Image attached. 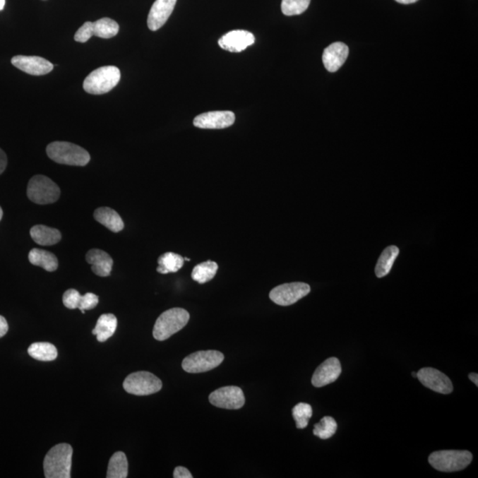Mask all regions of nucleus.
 I'll list each match as a JSON object with an SVG mask.
<instances>
[{
    "mask_svg": "<svg viewBox=\"0 0 478 478\" xmlns=\"http://www.w3.org/2000/svg\"><path fill=\"white\" fill-rule=\"evenodd\" d=\"M73 448L68 444H59L44 457V470L47 478H71Z\"/></svg>",
    "mask_w": 478,
    "mask_h": 478,
    "instance_id": "1",
    "label": "nucleus"
},
{
    "mask_svg": "<svg viewBox=\"0 0 478 478\" xmlns=\"http://www.w3.org/2000/svg\"><path fill=\"white\" fill-rule=\"evenodd\" d=\"M47 153L54 162L64 165L83 167L90 160L85 149L69 142H52L47 145Z\"/></svg>",
    "mask_w": 478,
    "mask_h": 478,
    "instance_id": "2",
    "label": "nucleus"
},
{
    "mask_svg": "<svg viewBox=\"0 0 478 478\" xmlns=\"http://www.w3.org/2000/svg\"><path fill=\"white\" fill-rule=\"evenodd\" d=\"M190 320V313L186 309L176 308L167 310L159 316L153 327V337L156 340H167L183 329Z\"/></svg>",
    "mask_w": 478,
    "mask_h": 478,
    "instance_id": "3",
    "label": "nucleus"
},
{
    "mask_svg": "<svg viewBox=\"0 0 478 478\" xmlns=\"http://www.w3.org/2000/svg\"><path fill=\"white\" fill-rule=\"evenodd\" d=\"M121 71L114 66H104L92 71L83 82V89L93 95L109 92L120 82Z\"/></svg>",
    "mask_w": 478,
    "mask_h": 478,
    "instance_id": "4",
    "label": "nucleus"
},
{
    "mask_svg": "<svg viewBox=\"0 0 478 478\" xmlns=\"http://www.w3.org/2000/svg\"><path fill=\"white\" fill-rule=\"evenodd\" d=\"M472 459V453L469 451L446 450L432 453L429 457V462L441 472H455L466 469Z\"/></svg>",
    "mask_w": 478,
    "mask_h": 478,
    "instance_id": "5",
    "label": "nucleus"
},
{
    "mask_svg": "<svg viewBox=\"0 0 478 478\" xmlns=\"http://www.w3.org/2000/svg\"><path fill=\"white\" fill-rule=\"evenodd\" d=\"M27 196L38 205L52 204L61 197V189L50 178L37 174L28 184Z\"/></svg>",
    "mask_w": 478,
    "mask_h": 478,
    "instance_id": "6",
    "label": "nucleus"
},
{
    "mask_svg": "<svg viewBox=\"0 0 478 478\" xmlns=\"http://www.w3.org/2000/svg\"><path fill=\"white\" fill-rule=\"evenodd\" d=\"M124 388L128 393L133 395H151L162 390V383L152 373L138 371L127 376L124 382Z\"/></svg>",
    "mask_w": 478,
    "mask_h": 478,
    "instance_id": "7",
    "label": "nucleus"
},
{
    "mask_svg": "<svg viewBox=\"0 0 478 478\" xmlns=\"http://www.w3.org/2000/svg\"><path fill=\"white\" fill-rule=\"evenodd\" d=\"M225 360L221 352L215 350L193 352L184 358L182 367L188 373H203L218 367Z\"/></svg>",
    "mask_w": 478,
    "mask_h": 478,
    "instance_id": "8",
    "label": "nucleus"
},
{
    "mask_svg": "<svg viewBox=\"0 0 478 478\" xmlns=\"http://www.w3.org/2000/svg\"><path fill=\"white\" fill-rule=\"evenodd\" d=\"M311 291L305 282H291L277 286L270 293L272 301L279 306H291L304 298Z\"/></svg>",
    "mask_w": 478,
    "mask_h": 478,
    "instance_id": "9",
    "label": "nucleus"
},
{
    "mask_svg": "<svg viewBox=\"0 0 478 478\" xmlns=\"http://www.w3.org/2000/svg\"><path fill=\"white\" fill-rule=\"evenodd\" d=\"M209 401L214 406L225 410H239L245 405L243 390L237 386H225L215 390L209 395Z\"/></svg>",
    "mask_w": 478,
    "mask_h": 478,
    "instance_id": "10",
    "label": "nucleus"
},
{
    "mask_svg": "<svg viewBox=\"0 0 478 478\" xmlns=\"http://www.w3.org/2000/svg\"><path fill=\"white\" fill-rule=\"evenodd\" d=\"M235 120V114L232 111H215L198 115L194 119L193 124L200 129L222 130L232 126Z\"/></svg>",
    "mask_w": 478,
    "mask_h": 478,
    "instance_id": "11",
    "label": "nucleus"
},
{
    "mask_svg": "<svg viewBox=\"0 0 478 478\" xmlns=\"http://www.w3.org/2000/svg\"><path fill=\"white\" fill-rule=\"evenodd\" d=\"M417 378L427 388L436 393L449 394L453 392L451 380L444 373L434 368H424L417 373Z\"/></svg>",
    "mask_w": 478,
    "mask_h": 478,
    "instance_id": "12",
    "label": "nucleus"
},
{
    "mask_svg": "<svg viewBox=\"0 0 478 478\" xmlns=\"http://www.w3.org/2000/svg\"><path fill=\"white\" fill-rule=\"evenodd\" d=\"M12 64L27 74L44 76L54 69V65L40 56L17 55L12 59Z\"/></svg>",
    "mask_w": 478,
    "mask_h": 478,
    "instance_id": "13",
    "label": "nucleus"
},
{
    "mask_svg": "<svg viewBox=\"0 0 478 478\" xmlns=\"http://www.w3.org/2000/svg\"><path fill=\"white\" fill-rule=\"evenodd\" d=\"M256 42L253 34L249 31L237 30L229 31L218 40L220 47L230 52H241Z\"/></svg>",
    "mask_w": 478,
    "mask_h": 478,
    "instance_id": "14",
    "label": "nucleus"
},
{
    "mask_svg": "<svg viewBox=\"0 0 478 478\" xmlns=\"http://www.w3.org/2000/svg\"><path fill=\"white\" fill-rule=\"evenodd\" d=\"M342 368L340 360L335 357L328 359L316 369L312 378V383L316 387H323L334 383L340 378Z\"/></svg>",
    "mask_w": 478,
    "mask_h": 478,
    "instance_id": "15",
    "label": "nucleus"
},
{
    "mask_svg": "<svg viewBox=\"0 0 478 478\" xmlns=\"http://www.w3.org/2000/svg\"><path fill=\"white\" fill-rule=\"evenodd\" d=\"M177 0H156L150 10L148 25L152 31L163 27L173 13Z\"/></svg>",
    "mask_w": 478,
    "mask_h": 478,
    "instance_id": "16",
    "label": "nucleus"
},
{
    "mask_svg": "<svg viewBox=\"0 0 478 478\" xmlns=\"http://www.w3.org/2000/svg\"><path fill=\"white\" fill-rule=\"evenodd\" d=\"M349 55V48L342 42H336L325 48L323 54L324 67L328 71L337 72L345 64Z\"/></svg>",
    "mask_w": 478,
    "mask_h": 478,
    "instance_id": "17",
    "label": "nucleus"
},
{
    "mask_svg": "<svg viewBox=\"0 0 478 478\" xmlns=\"http://www.w3.org/2000/svg\"><path fill=\"white\" fill-rule=\"evenodd\" d=\"M86 261L92 265L94 274L101 277H109L114 264L109 254L102 250L92 249L86 254Z\"/></svg>",
    "mask_w": 478,
    "mask_h": 478,
    "instance_id": "18",
    "label": "nucleus"
},
{
    "mask_svg": "<svg viewBox=\"0 0 478 478\" xmlns=\"http://www.w3.org/2000/svg\"><path fill=\"white\" fill-rule=\"evenodd\" d=\"M94 219L112 232H120L124 228V222L116 211L110 208H100L94 212Z\"/></svg>",
    "mask_w": 478,
    "mask_h": 478,
    "instance_id": "19",
    "label": "nucleus"
},
{
    "mask_svg": "<svg viewBox=\"0 0 478 478\" xmlns=\"http://www.w3.org/2000/svg\"><path fill=\"white\" fill-rule=\"evenodd\" d=\"M30 236L40 246H54L61 240V233L57 229L45 225H35L30 229Z\"/></svg>",
    "mask_w": 478,
    "mask_h": 478,
    "instance_id": "20",
    "label": "nucleus"
},
{
    "mask_svg": "<svg viewBox=\"0 0 478 478\" xmlns=\"http://www.w3.org/2000/svg\"><path fill=\"white\" fill-rule=\"evenodd\" d=\"M117 318L113 313H104L97 320L92 334L97 336V341H107L114 334L117 329Z\"/></svg>",
    "mask_w": 478,
    "mask_h": 478,
    "instance_id": "21",
    "label": "nucleus"
},
{
    "mask_svg": "<svg viewBox=\"0 0 478 478\" xmlns=\"http://www.w3.org/2000/svg\"><path fill=\"white\" fill-rule=\"evenodd\" d=\"M30 263L35 266L43 268L48 272H54L59 267L57 257L48 251L34 249L29 253Z\"/></svg>",
    "mask_w": 478,
    "mask_h": 478,
    "instance_id": "22",
    "label": "nucleus"
},
{
    "mask_svg": "<svg viewBox=\"0 0 478 478\" xmlns=\"http://www.w3.org/2000/svg\"><path fill=\"white\" fill-rule=\"evenodd\" d=\"M28 352L35 360L40 362H52L58 356L57 349L48 342H37L31 345Z\"/></svg>",
    "mask_w": 478,
    "mask_h": 478,
    "instance_id": "23",
    "label": "nucleus"
},
{
    "mask_svg": "<svg viewBox=\"0 0 478 478\" xmlns=\"http://www.w3.org/2000/svg\"><path fill=\"white\" fill-rule=\"evenodd\" d=\"M399 253L400 250L395 246H388L383 251L375 268L376 277L381 278L390 273Z\"/></svg>",
    "mask_w": 478,
    "mask_h": 478,
    "instance_id": "24",
    "label": "nucleus"
},
{
    "mask_svg": "<svg viewBox=\"0 0 478 478\" xmlns=\"http://www.w3.org/2000/svg\"><path fill=\"white\" fill-rule=\"evenodd\" d=\"M128 460L123 452H116L111 457L108 464L107 478H126L128 477Z\"/></svg>",
    "mask_w": 478,
    "mask_h": 478,
    "instance_id": "25",
    "label": "nucleus"
},
{
    "mask_svg": "<svg viewBox=\"0 0 478 478\" xmlns=\"http://www.w3.org/2000/svg\"><path fill=\"white\" fill-rule=\"evenodd\" d=\"M184 259L179 254L166 253L158 259L159 267L157 271L160 274L176 273L183 268Z\"/></svg>",
    "mask_w": 478,
    "mask_h": 478,
    "instance_id": "26",
    "label": "nucleus"
},
{
    "mask_svg": "<svg viewBox=\"0 0 478 478\" xmlns=\"http://www.w3.org/2000/svg\"><path fill=\"white\" fill-rule=\"evenodd\" d=\"M218 270V264L215 261H208L195 266L191 273V278L198 284H205L215 277Z\"/></svg>",
    "mask_w": 478,
    "mask_h": 478,
    "instance_id": "27",
    "label": "nucleus"
},
{
    "mask_svg": "<svg viewBox=\"0 0 478 478\" xmlns=\"http://www.w3.org/2000/svg\"><path fill=\"white\" fill-rule=\"evenodd\" d=\"M119 24L110 18H102L93 23V34L97 37L108 38L116 36L119 32Z\"/></svg>",
    "mask_w": 478,
    "mask_h": 478,
    "instance_id": "28",
    "label": "nucleus"
},
{
    "mask_svg": "<svg viewBox=\"0 0 478 478\" xmlns=\"http://www.w3.org/2000/svg\"><path fill=\"white\" fill-rule=\"evenodd\" d=\"M312 415V407L308 403H299L293 407L292 417L294 418L296 426L298 429L308 427L309 422Z\"/></svg>",
    "mask_w": 478,
    "mask_h": 478,
    "instance_id": "29",
    "label": "nucleus"
},
{
    "mask_svg": "<svg viewBox=\"0 0 478 478\" xmlns=\"http://www.w3.org/2000/svg\"><path fill=\"white\" fill-rule=\"evenodd\" d=\"M337 424L333 417H325L315 425L313 434L321 439H328L336 434Z\"/></svg>",
    "mask_w": 478,
    "mask_h": 478,
    "instance_id": "30",
    "label": "nucleus"
},
{
    "mask_svg": "<svg viewBox=\"0 0 478 478\" xmlns=\"http://www.w3.org/2000/svg\"><path fill=\"white\" fill-rule=\"evenodd\" d=\"M311 0H282L281 9L286 16H299L306 11Z\"/></svg>",
    "mask_w": 478,
    "mask_h": 478,
    "instance_id": "31",
    "label": "nucleus"
},
{
    "mask_svg": "<svg viewBox=\"0 0 478 478\" xmlns=\"http://www.w3.org/2000/svg\"><path fill=\"white\" fill-rule=\"evenodd\" d=\"M83 295L80 294L78 291L75 289H69L64 294V304L68 309H76L80 308L82 303Z\"/></svg>",
    "mask_w": 478,
    "mask_h": 478,
    "instance_id": "32",
    "label": "nucleus"
},
{
    "mask_svg": "<svg viewBox=\"0 0 478 478\" xmlns=\"http://www.w3.org/2000/svg\"><path fill=\"white\" fill-rule=\"evenodd\" d=\"M94 36L93 34V23L86 22L83 24L82 27L78 30L75 35V40L79 43H85L90 37Z\"/></svg>",
    "mask_w": 478,
    "mask_h": 478,
    "instance_id": "33",
    "label": "nucleus"
},
{
    "mask_svg": "<svg viewBox=\"0 0 478 478\" xmlns=\"http://www.w3.org/2000/svg\"><path fill=\"white\" fill-rule=\"evenodd\" d=\"M97 303H99V297L94 293L88 292L83 295L82 303L78 309L81 310L83 313H85V310L96 308Z\"/></svg>",
    "mask_w": 478,
    "mask_h": 478,
    "instance_id": "34",
    "label": "nucleus"
},
{
    "mask_svg": "<svg viewBox=\"0 0 478 478\" xmlns=\"http://www.w3.org/2000/svg\"><path fill=\"white\" fill-rule=\"evenodd\" d=\"M174 478H193V474H191L190 471L184 467H177L174 470Z\"/></svg>",
    "mask_w": 478,
    "mask_h": 478,
    "instance_id": "35",
    "label": "nucleus"
},
{
    "mask_svg": "<svg viewBox=\"0 0 478 478\" xmlns=\"http://www.w3.org/2000/svg\"><path fill=\"white\" fill-rule=\"evenodd\" d=\"M6 166H8V157H6L5 152L0 148V174L4 172Z\"/></svg>",
    "mask_w": 478,
    "mask_h": 478,
    "instance_id": "36",
    "label": "nucleus"
},
{
    "mask_svg": "<svg viewBox=\"0 0 478 478\" xmlns=\"http://www.w3.org/2000/svg\"><path fill=\"white\" fill-rule=\"evenodd\" d=\"M8 331V323L5 317L0 316V338L5 336Z\"/></svg>",
    "mask_w": 478,
    "mask_h": 478,
    "instance_id": "37",
    "label": "nucleus"
},
{
    "mask_svg": "<svg viewBox=\"0 0 478 478\" xmlns=\"http://www.w3.org/2000/svg\"><path fill=\"white\" fill-rule=\"evenodd\" d=\"M470 379L472 381L474 385L478 386V375L477 373H470L469 376Z\"/></svg>",
    "mask_w": 478,
    "mask_h": 478,
    "instance_id": "38",
    "label": "nucleus"
},
{
    "mask_svg": "<svg viewBox=\"0 0 478 478\" xmlns=\"http://www.w3.org/2000/svg\"><path fill=\"white\" fill-rule=\"evenodd\" d=\"M395 1L400 3V4L410 5L414 4V3L417 2L418 0H395Z\"/></svg>",
    "mask_w": 478,
    "mask_h": 478,
    "instance_id": "39",
    "label": "nucleus"
},
{
    "mask_svg": "<svg viewBox=\"0 0 478 478\" xmlns=\"http://www.w3.org/2000/svg\"><path fill=\"white\" fill-rule=\"evenodd\" d=\"M6 4V0H0V11L4 9Z\"/></svg>",
    "mask_w": 478,
    "mask_h": 478,
    "instance_id": "40",
    "label": "nucleus"
},
{
    "mask_svg": "<svg viewBox=\"0 0 478 478\" xmlns=\"http://www.w3.org/2000/svg\"><path fill=\"white\" fill-rule=\"evenodd\" d=\"M2 218H3V210L1 207H0V221H1Z\"/></svg>",
    "mask_w": 478,
    "mask_h": 478,
    "instance_id": "41",
    "label": "nucleus"
},
{
    "mask_svg": "<svg viewBox=\"0 0 478 478\" xmlns=\"http://www.w3.org/2000/svg\"><path fill=\"white\" fill-rule=\"evenodd\" d=\"M412 376H413V378H417V373L415 372L412 373Z\"/></svg>",
    "mask_w": 478,
    "mask_h": 478,
    "instance_id": "42",
    "label": "nucleus"
},
{
    "mask_svg": "<svg viewBox=\"0 0 478 478\" xmlns=\"http://www.w3.org/2000/svg\"><path fill=\"white\" fill-rule=\"evenodd\" d=\"M184 261H191V260L189 259V258H184Z\"/></svg>",
    "mask_w": 478,
    "mask_h": 478,
    "instance_id": "43",
    "label": "nucleus"
}]
</instances>
